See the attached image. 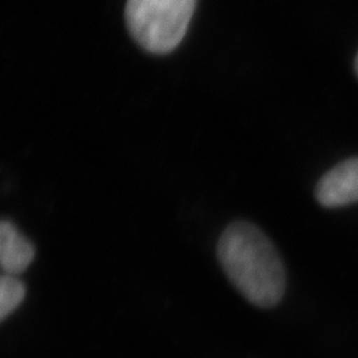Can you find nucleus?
I'll return each instance as SVG.
<instances>
[{
    "label": "nucleus",
    "mask_w": 358,
    "mask_h": 358,
    "mask_svg": "<svg viewBox=\"0 0 358 358\" xmlns=\"http://www.w3.org/2000/svg\"><path fill=\"white\" fill-rule=\"evenodd\" d=\"M217 257L231 283L259 308H274L282 301L287 275L271 239L254 224L236 222L225 229Z\"/></svg>",
    "instance_id": "nucleus-1"
},
{
    "label": "nucleus",
    "mask_w": 358,
    "mask_h": 358,
    "mask_svg": "<svg viewBox=\"0 0 358 358\" xmlns=\"http://www.w3.org/2000/svg\"><path fill=\"white\" fill-rule=\"evenodd\" d=\"M197 0H128L125 22L132 38L151 54L176 50L186 36Z\"/></svg>",
    "instance_id": "nucleus-2"
},
{
    "label": "nucleus",
    "mask_w": 358,
    "mask_h": 358,
    "mask_svg": "<svg viewBox=\"0 0 358 358\" xmlns=\"http://www.w3.org/2000/svg\"><path fill=\"white\" fill-rule=\"evenodd\" d=\"M315 199L328 209L358 202V157L340 162L324 173L315 187Z\"/></svg>",
    "instance_id": "nucleus-3"
},
{
    "label": "nucleus",
    "mask_w": 358,
    "mask_h": 358,
    "mask_svg": "<svg viewBox=\"0 0 358 358\" xmlns=\"http://www.w3.org/2000/svg\"><path fill=\"white\" fill-rule=\"evenodd\" d=\"M35 247L10 220L0 224V264L7 275L24 273L34 260Z\"/></svg>",
    "instance_id": "nucleus-4"
},
{
    "label": "nucleus",
    "mask_w": 358,
    "mask_h": 358,
    "mask_svg": "<svg viewBox=\"0 0 358 358\" xmlns=\"http://www.w3.org/2000/svg\"><path fill=\"white\" fill-rule=\"evenodd\" d=\"M26 296V287L19 278L3 275L0 280V319L5 320L17 310Z\"/></svg>",
    "instance_id": "nucleus-5"
},
{
    "label": "nucleus",
    "mask_w": 358,
    "mask_h": 358,
    "mask_svg": "<svg viewBox=\"0 0 358 358\" xmlns=\"http://www.w3.org/2000/svg\"><path fill=\"white\" fill-rule=\"evenodd\" d=\"M354 69H355V73L358 78V52L356 55L355 63H354Z\"/></svg>",
    "instance_id": "nucleus-6"
}]
</instances>
